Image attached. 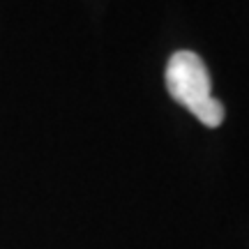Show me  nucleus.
<instances>
[{
    "mask_svg": "<svg viewBox=\"0 0 249 249\" xmlns=\"http://www.w3.org/2000/svg\"><path fill=\"white\" fill-rule=\"evenodd\" d=\"M166 88L178 104L192 111L208 127H219L224 120L222 102L213 97V83L205 62L192 51H178L166 65Z\"/></svg>",
    "mask_w": 249,
    "mask_h": 249,
    "instance_id": "obj_1",
    "label": "nucleus"
}]
</instances>
